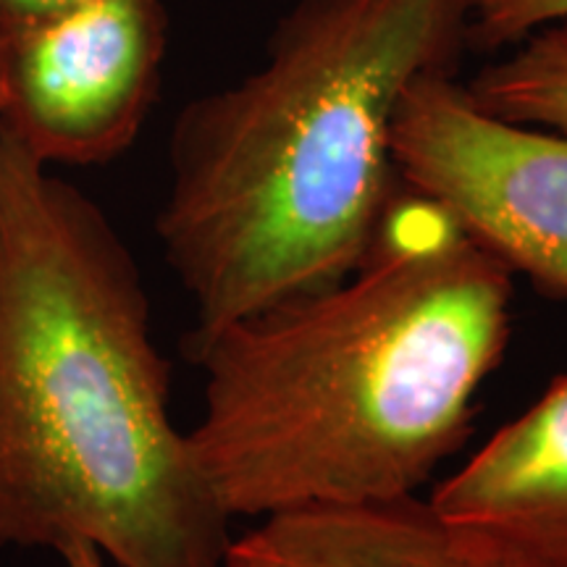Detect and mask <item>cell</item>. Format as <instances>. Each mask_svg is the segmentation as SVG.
I'll list each match as a JSON object with an SVG mask.
<instances>
[{
	"instance_id": "obj_1",
	"label": "cell",
	"mask_w": 567,
	"mask_h": 567,
	"mask_svg": "<svg viewBox=\"0 0 567 567\" xmlns=\"http://www.w3.org/2000/svg\"><path fill=\"white\" fill-rule=\"evenodd\" d=\"M513 274L396 184L371 250L329 287L213 331L195 460L231 517L417 494L471 434L513 337Z\"/></svg>"
},
{
	"instance_id": "obj_2",
	"label": "cell",
	"mask_w": 567,
	"mask_h": 567,
	"mask_svg": "<svg viewBox=\"0 0 567 567\" xmlns=\"http://www.w3.org/2000/svg\"><path fill=\"white\" fill-rule=\"evenodd\" d=\"M229 526L176 429L132 250L101 205L0 134V544L226 567Z\"/></svg>"
},
{
	"instance_id": "obj_3",
	"label": "cell",
	"mask_w": 567,
	"mask_h": 567,
	"mask_svg": "<svg viewBox=\"0 0 567 567\" xmlns=\"http://www.w3.org/2000/svg\"><path fill=\"white\" fill-rule=\"evenodd\" d=\"M465 48L467 0H295L252 74L184 105L155 234L193 331L360 266L400 184L396 109Z\"/></svg>"
},
{
	"instance_id": "obj_4",
	"label": "cell",
	"mask_w": 567,
	"mask_h": 567,
	"mask_svg": "<svg viewBox=\"0 0 567 567\" xmlns=\"http://www.w3.org/2000/svg\"><path fill=\"white\" fill-rule=\"evenodd\" d=\"M392 158L509 274L567 297V134L496 116L455 74H429L396 109Z\"/></svg>"
},
{
	"instance_id": "obj_5",
	"label": "cell",
	"mask_w": 567,
	"mask_h": 567,
	"mask_svg": "<svg viewBox=\"0 0 567 567\" xmlns=\"http://www.w3.org/2000/svg\"><path fill=\"white\" fill-rule=\"evenodd\" d=\"M168 51L163 0H82L0 30V134L45 166H101L140 137Z\"/></svg>"
},
{
	"instance_id": "obj_6",
	"label": "cell",
	"mask_w": 567,
	"mask_h": 567,
	"mask_svg": "<svg viewBox=\"0 0 567 567\" xmlns=\"http://www.w3.org/2000/svg\"><path fill=\"white\" fill-rule=\"evenodd\" d=\"M226 567H536L421 494L268 515L231 538Z\"/></svg>"
},
{
	"instance_id": "obj_7",
	"label": "cell",
	"mask_w": 567,
	"mask_h": 567,
	"mask_svg": "<svg viewBox=\"0 0 567 567\" xmlns=\"http://www.w3.org/2000/svg\"><path fill=\"white\" fill-rule=\"evenodd\" d=\"M536 567H567V373L429 496Z\"/></svg>"
},
{
	"instance_id": "obj_8",
	"label": "cell",
	"mask_w": 567,
	"mask_h": 567,
	"mask_svg": "<svg viewBox=\"0 0 567 567\" xmlns=\"http://www.w3.org/2000/svg\"><path fill=\"white\" fill-rule=\"evenodd\" d=\"M481 109L567 134V19L530 32L465 82Z\"/></svg>"
},
{
	"instance_id": "obj_9",
	"label": "cell",
	"mask_w": 567,
	"mask_h": 567,
	"mask_svg": "<svg viewBox=\"0 0 567 567\" xmlns=\"http://www.w3.org/2000/svg\"><path fill=\"white\" fill-rule=\"evenodd\" d=\"M567 19V0H467V48L507 51L542 27Z\"/></svg>"
},
{
	"instance_id": "obj_10",
	"label": "cell",
	"mask_w": 567,
	"mask_h": 567,
	"mask_svg": "<svg viewBox=\"0 0 567 567\" xmlns=\"http://www.w3.org/2000/svg\"><path fill=\"white\" fill-rule=\"evenodd\" d=\"M82 0H0V30L3 27L24 24V21L45 19L66 11Z\"/></svg>"
},
{
	"instance_id": "obj_11",
	"label": "cell",
	"mask_w": 567,
	"mask_h": 567,
	"mask_svg": "<svg viewBox=\"0 0 567 567\" xmlns=\"http://www.w3.org/2000/svg\"><path fill=\"white\" fill-rule=\"evenodd\" d=\"M59 555L66 567H105V559L101 557V551L92 549L90 544H82V542L69 544V547H63Z\"/></svg>"
}]
</instances>
